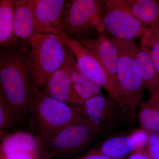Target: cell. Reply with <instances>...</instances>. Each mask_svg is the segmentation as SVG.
Instances as JSON below:
<instances>
[{
	"instance_id": "obj_17",
	"label": "cell",
	"mask_w": 159,
	"mask_h": 159,
	"mask_svg": "<svg viewBox=\"0 0 159 159\" xmlns=\"http://www.w3.org/2000/svg\"><path fill=\"white\" fill-rule=\"evenodd\" d=\"M136 59L142 76L143 87L151 96H153L159 92V74L149 49L142 45H139Z\"/></svg>"
},
{
	"instance_id": "obj_13",
	"label": "cell",
	"mask_w": 159,
	"mask_h": 159,
	"mask_svg": "<svg viewBox=\"0 0 159 159\" xmlns=\"http://www.w3.org/2000/svg\"><path fill=\"white\" fill-rule=\"evenodd\" d=\"M66 59L72 84L71 105L78 107L87 99L101 93V87L80 70L74 55L68 48Z\"/></svg>"
},
{
	"instance_id": "obj_26",
	"label": "cell",
	"mask_w": 159,
	"mask_h": 159,
	"mask_svg": "<svg viewBox=\"0 0 159 159\" xmlns=\"http://www.w3.org/2000/svg\"><path fill=\"white\" fill-rule=\"evenodd\" d=\"M3 137H4V136L0 135V143H1V141H2Z\"/></svg>"
},
{
	"instance_id": "obj_24",
	"label": "cell",
	"mask_w": 159,
	"mask_h": 159,
	"mask_svg": "<svg viewBox=\"0 0 159 159\" xmlns=\"http://www.w3.org/2000/svg\"><path fill=\"white\" fill-rule=\"evenodd\" d=\"M74 159H113L101 154L89 151L84 156Z\"/></svg>"
},
{
	"instance_id": "obj_4",
	"label": "cell",
	"mask_w": 159,
	"mask_h": 159,
	"mask_svg": "<svg viewBox=\"0 0 159 159\" xmlns=\"http://www.w3.org/2000/svg\"><path fill=\"white\" fill-rule=\"evenodd\" d=\"M85 119L77 107L34 92L28 121L34 134L42 140L67 125Z\"/></svg>"
},
{
	"instance_id": "obj_18",
	"label": "cell",
	"mask_w": 159,
	"mask_h": 159,
	"mask_svg": "<svg viewBox=\"0 0 159 159\" xmlns=\"http://www.w3.org/2000/svg\"><path fill=\"white\" fill-rule=\"evenodd\" d=\"M135 148L131 135L118 136L109 138L90 151L113 159H125Z\"/></svg>"
},
{
	"instance_id": "obj_12",
	"label": "cell",
	"mask_w": 159,
	"mask_h": 159,
	"mask_svg": "<svg viewBox=\"0 0 159 159\" xmlns=\"http://www.w3.org/2000/svg\"><path fill=\"white\" fill-rule=\"evenodd\" d=\"M79 42L93 52L104 67L106 70L119 90L118 80V52L111 39L100 36L89 38ZM119 93V92H118Z\"/></svg>"
},
{
	"instance_id": "obj_1",
	"label": "cell",
	"mask_w": 159,
	"mask_h": 159,
	"mask_svg": "<svg viewBox=\"0 0 159 159\" xmlns=\"http://www.w3.org/2000/svg\"><path fill=\"white\" fill-rule=\"evenodd\" d=\"M0 47V93L25 123L34 96L29 79V41L11 39Z\"/></svg>"
},
{
	"instance_id": "obj_16",
	"label": "cell",
	"mask_w": 159,
	"mask_h": 159,
	"mask_svg": "<svg viewBox=\"0 0 159 159\" xmlns=\"http://www.w3.org/2000/svg\"><path fill=\"white\" fill-rule=\"evenodd\" d=\"M114 2L146 26L159 25L158 1L114 0Z\"/></svg>"
},
{
	"instance_id": "obj_21",
	"label": "cell",
	"mask_w": 159,
	"mask_h": 159,
	"mask_svg": "<svg viewBox=\"0 0 159 159\" xmlns=\"http://www.w3.org/2000/svg\"><path fill=\"white\" fill-rule=\"evenodd\" d=\"M25 123L7 104L0 93V135L4 136Z\"/></svg>"
},
{
	"instance_id": "obj_8",
	"label": "cell",
	"mask_w": 159,
	"mask_h": 159,
	"mask_svg": "<svg viewBox=\"0 0 159 159\" xmlns=\"http://www.w3.org/2000/svg\"><path fill=\"white\" fill-rule=\"evenodd\" d=\"M51 159L41 139L29 132L9 133L0 143V159Z\"/></svg>"
},
{
	"instance_id": "obj_20",
	"label": "cell",
	"mask_w": 159,
	"mask_h": 159,
	"mask_svg": "<svg viewBox=\"0 0 159 159\" xmlns=\"http://www.w3.org/2000/svg\"><path fill=\"white\" fill-rule=\"evenodd\" d=\"M12 0L0 1V46L8 43L13 35Z\"/></svg>"
},
{
	"instance_id": "obj_22",
	"label": "cell",
	"mask_w": 159,
	"mask_h": 159,
	"mask_svg": "<svg viewBox=\"0 0 159 159\" xmlns=\"http://www.w3.org/2000/svg\"><path fill=\"white\" fill-rule=\"evenodd\" d=\"M141 37V44L149 49L159 74V25L147 27Z\"/></svg>"
},
{
	"instance_id": "obj_9",
	"label": "cell",
	"mask_w": 159,
	"mask_h": 159,
	"mask_svg": "<svg viewBox=\"0 0 159 159\" xmlns=\"http://www.w3.org/2000/svg\"><path fill=\"white\" fill-rule=\"evenodd\" d=\"M104 6L102 20L104 31L110 34L112 39L135 41L148 27L117 5L114 0L106 1Z\"/></svg>"
},
{
	"instance_id": "obj_25",
	"label": "cell",
	"mask_w": 159,
	"mask_h": 159,
	"mask_svg": "<svg viewBox=\"0 0 159 159\" xmlns=\"http://www.w3.org/2000/svg\"><path fill=\"white\" fill-rule=\"evenodd\" d=\"M127 159H150L145 151H134Z\"/></svg>"
},
{
	"instance_id": "obj_7",
	"label": "cell",
	"mask_w": 159,
	"mask_h": 159,
	"mask_svg": "<svg viewBox=\"0 0 159 159\" xmlns=\"http://www.w3.org/2000/svg\"><path fill=\"white\" fill-rule=\"evenodd\" d=\"M64 42L72 52L78 68L91 80L104 88L110 98L114 100L122 111L124 104L116 87L104 67L93 52L68 36L62 37Z\"/></svg>"
},
{
	"instance_id": "obj_11",
	"label": "cell",
	"mask_w": 159,
	"mask_h": 159,
	"mask_svg": "<svg viewBox=\"0 0 159 159\" xmlns=\"http://www.w3.org/2000/svg\"><path fill=\"white\" fill-rule=\"evenodd\" d=\"M77 107L90 122L102 131L115 124L120 109L116 102L102 93L87 99Z\"/></svg>"
},
{
	"instance_id": "obj_23",
	"label": "cell",
	"mask_w": 159,
	"mask_h": 159,
	"mask_svg": "<svg viewBox=\"0 0 159 159\" xmlns=\"http://www.w3.org/2000/svg\"><path fill=\"white\" fill-rule=\"evenodd\" d=\"M145 152L150 159H159V135L157 133H149Z\"/></svg>"
},
{
	"instance_id": "obj_14",
	"label": "cell",
	"mask_w": 159,
	"mask_h": 159,
	"mask_svg": "<svg viewBox=\"0 0 159 159\" xmlns=\"http://www.w3.org/2000/svg\"><path fill=\"white\" fill-rule=\"evenodd\" d=\"M12 2L13 35L11 39L29 41L35 34L33 0H12Z\"/></svg>"
},
{
	"instance_id": "obj_19",
	"label": "cell",
	"mask_w": 159,
	"mask_h": 159,
	"mask_svg": "<svg viewBox=\"0 0 159 159\" xmlns=\"http://www.w3.org/2000/svg\"><path fill=\"white\" fill-rule=\"evenodd\" d=\"M137 117L141 130L149 133L159 132V92L138 106Z\"/></svg>"
},
{
	"instance_id": "obj_2",
	"label": "cell",
	"mask_w": 159,
	"mask_h": 159,
	"mask_svg": "<svg viewBox=\"0 0 159 159\" xmlns=\"http://www.w3.org/2000/svg\"><path fill=\"white\" fill-rule=\"evenodd\" d=\"M111 40L119 56L118 92L124 104L122 112L133 124L136 121L138 106L144 95L142 76L136 59L139 45L135 41Z\"/></svg>"
},
{
	"instance_id": "obj_15",
	"label": "cell",
	"mask_w": 159,
	"mask_h": 159,
	"mask_svg": "<svg viewBox=\"0 0 159 159\" xmlns=\"http://www.w3.org/2000/svg\"><path fill=\"white\" fill-rule=\"evenodd\" d=\"M41 93L71 105L72 84L66 55L63 64L49 77Z\"/></svg>"
},
{
	"instance_id": "obj_3",
	"label": "cell",
	"mask_w": 159,
	"mask_h": 159,
	"mask_svg": "<svg viewBox=\"0 0 159 159\" xmlns=\"http://www.w3.org/2000/svg\"><path fill=\"white\" fill-rule=\"evenodd\" d=\"M29 79L34 92H41L46 82L63 64L67 47L62 37L54 34L35 33L29 40Z\"/></svg>"
},
{
	"instance_id": "obj_10",
	"label": "cell",
	"mask_w": 159,
	"mask_h": 159,
	"mask_svg": "<svg viewBox=\"0 0 159 159\" xmlns=\"http://www.w3.org/2000/svg\"><path fill=\"white\" fill-rule=\"evenodd\" d=\"M34 26L35 33L54 34L66 37L61 20L66 1L33 0Z\"/></svg>"
},
{
	"instance_id": "obj_5",
	"label": "cell",
	"mask_w": 159,
	"mask_h": 159,
	"mask_svg": "<svg viewBox=\"0 0 159 159\" xmlns=\"http://www.w3.org/2000/svg\"><path fill=\"white\" fill-rule=\"evenodd\" d=\"M106 1L74 0L66 2L61 17L64 33L79 41L91 37L94 32L104 36L102 11Z\"/></svg>"
},
{
	"instance_id": "obj_6",
	"label": "cell",
	"mask_w": 159,
	"mask_h": 159,
	"mask_svg": "<svg viewBox=\"0 0 159 159\" xmlns=\"http://www.w3.org/2000/svg\"><path fill=\"white\" fill-rule=\"evenodd\" d=\"M102 131L85 119L67 125L42 141L51 158L74 159L86 150Z\"/></svg>"
}]
</instances>
